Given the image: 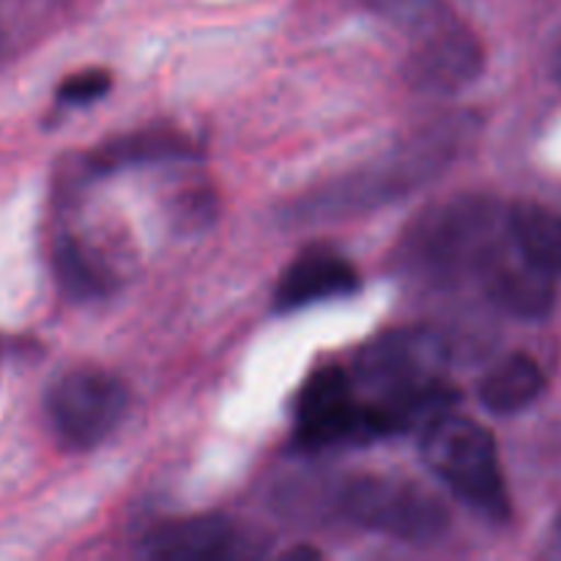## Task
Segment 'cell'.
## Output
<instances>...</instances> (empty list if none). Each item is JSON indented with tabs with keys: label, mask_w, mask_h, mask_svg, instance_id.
I'll list each match as a JSON object with an SVG mask.
<instances>
[{
	"label": "cell",
	"mask_w": 561,
	"mask_h": 561,
	"mask_svg": "<svg viewBox=\"0 0 561 561\" xmlns=\"http://www.w3.org/2000/svg\"><path fill=\"white\" fill-rule=\"evenodd\" d=\"M113 80L104 69H88L82 75L69 77L64 85L58 88V102L66 107H77V104H91L102 99L110 91Z\"/></svg>",
	"instance_id": "15"
},
{
	"label": "cell",
	"mask_w": 561,
	"mask_h": 561,
	"mask_svg": "<svg viewBox=\"0 0 561 561\" xmlns=\"http://www.w3.org/2000/svg\"><path fill=\"white\" fill-rule=\"evenodd\" d=\"M546 392V373L531 356L513 354L499 362L480 383V400L493 414H520Z\"/></svg>",
	"instance_id": "11"
},
{
	"label": "cell",
	"mask_w": 561,
	"mask_h": 561,
	"mask_svg": "<svg viewBox=\"0 0 561 561\" xmlns=\"http://www.w3.org/2000/svg\"><path fill=\"white\" fill-rule=\"evenodd\" d=\"M513 230L531 261L540 263L553 277L561 274V214L542 206L520 203L510 208Z\"/></svg>",
	"instance_id": "13"
},
{
	"label": "cell",
	"mask_w": 561,
	"mask_h": 561,
	"mask_svg": "<svg viewBox=\"0 0 561 561\" xmlns=\"http://www.w3.org/2000/svg\"><path fill=\"white\" fill-rule=\"evenodd\" d=\"M551 75H553V80H557L559 85H561V44H559L557 53H553V60H551Z\"/></svg>",
	"instance_id": "17"
},
{
	"label": "cell",
	"mask_w": 561,
	"mask_h": 561,
	"mask_svg": "<svg viewBox=\"0 0 561 561\" xmlns=\"http://www.w3.org/2000/svg\"><path fill=\"white\" fill-rule=\"evenodd\" d=\"M195 153L190 137L168 129L137 131V135L121 137L107 142L102 151L91 157L93 173H107V170L126 168V164H151V162H173V159H190Z\"/></svg>",
	"instance_id": "12"
},
{
	"label": "cell",
	"mask_w": 561,
	"mask_h": 561,
	"mask_svg": "<svg viewBox=\"0 0 561 561\" xmlns=\"http://www.w3.org/2000/svg\"><path fill=\"white\" fill-rule=\"evenodd\" d=\"M359 288V274L332 250H310L296 257L279 277L274 290V307L279 312H296L318 301L348 296Z\"/></svg>",
	"instance_id": "9"
},
{
	"label": "cell",
	"mask_w": 561,
	"mask_h": 561,
	"mask_svg": "<svg viewBox=\"0 0 561 561\" xmlns=\"http://www.w3.org/2000/svg\"><path fill=\"white\" fill-rule=\"evenodd\" d=\"M553 531H557V540L561 542V513H559V518H557V526H553Z\"/></svg>",
	"instance_id": "18"
},
{
	"label": "cell",
	"mask_w": 561,
	"mask_h": 561,
	"mask_svg": "<svg viewBox=\"0 0 561 561\" xmlns=\"http://www.w3.org/2000/svg\"><path fill=\"white\" fill-rule=\"evenodd\" d=\"M474 279L502 310L526 321H542L557 305V277L520 247L513 219L491 241Z\"/></svg>",
	"instance_id": "5"
},
{
	"label": "cell",
	"mask_w": 561,
	"mask_h": 561,
	"mask_svg": "<svg viewBox=\"0 0 561 561\" xmlns=\"http://www.w3.org/2000/svg\"><path fill=\"white\" fill-rule=\"evenodd\" d=\"M337 507L351 524L403 542H433L449 526L438 499L398 477H354L337 491Z\"/></svg>",
	"instance_id": "3"
},
{
	"label": "cell",
	"mask_w": 561,
	"mask_h": 561,
	"mask_svg": "<svg viewBox=\"0 0 561 561\" xmlns=\"http://www.w3.org/2000/svg\"><path fill=\"white\" fill-rule=\"evenodd\" d=\"M236 531L217 515L181 518L157 526L142 540V557L159 561H214L236 551Z\"/></svg>",
	"instance_id": "10"
},
{
	"label": "cell",
	"mask_w": 561,
	"mask_h": 561,
	"mask_svg": "<svg viewBox=\"0 0 561 561\" xmlns=\"http://www.w3.org/2000/svg\"><path fill=\"white\" fill-rule=\"evenodd\" d=\"M55 274L58 283L71 299H99L110 290L113 285V274L107 266L93 257L91 250L75 239H60L58 250H55Z\"/></svg>",
	"instance_id": "14"
},
{
	"label": "cell",
	"mask_w": 561,
	"mask_h": 561,
	"mask_svg": "<svg viewBox=\"0 0 561 561\" xmlns=\"http://www.w3.org/2000/svg\"><path fill=\"white\" fill-rule=\"evenodd\" d=\"M510 222V208L488 197H458L420 219L409 236V261L433 283L474 279L482 255Z\"/></svg>",
	"instance_id": "1"
},
{
	"label": "cell",
	"mask_w": 561,
	"mask_h": 561,
	"mask_svg": "<svg viewBox=\"0 0 561 561\" xmlns=\"http://www.w3.org/2000/svg\"><path fill=\"white\" fill-rule=\"evenodd\" d=\"M129 392L107 370H71L49 389L47 416L53 431L69 447L91 449L102 444L126 416Z\"/></svg>",
	"instance_id": "4"
},
{
	"label": "cell",
	"mask_w": 561,
	"mask_h": 561,
	"mask_svg": "<svg viewBox=\"0 0 561 561\" xmlns=\"http://www.w3.org/2000/svg\"><path fill=\"white\" fill-rule=\"evenodd\" d=\"M433 3L436 0H373V5L389 16H416L431 9Z\"/></svg>",
	"instance_id": "16"
},
{
	"label": "cell",
	"mask_w": 561,
	"mask_h": 561,
	"mask_svg": "<svg viewBox=\"0 0 561 561\" xmlns=\"http://www.w3.org/2000/svg\"><path fill=\"white\" fill-rule=\"evenodd\" d=\"M422 458L455 496L493 520L510 515L499 449L491 433L474 420L444 414L422 431Z\"/></svg>",
	"instance_id": "2"
},
{
	"label": "cell",
	"mask_w": 561,
	"mask_h": 561,
	"mask_svg": "<svg viewBox=\"0 0 561 561\" xmlns=\"http://www.w3.org/2000/svg\"><path fill=\"white\" fill-rule=\"evenodd\" d=\"M299 442L310 449L370 442L365 403L340 367H321L301 389Z\"/></svg>",
	"instance_id": "7"
},
{
	"label": "cell",
	"mask_w": 561,
	"mask_h": 561,
	"mask_svg": "<svg viewBox=\"0 0 561 561\" xmlns=\"http://www.w3.org/2000/svg\"><path fill=\"white\" fill-rule=\"evenodd\" d=\"M455 146H458V126L453 131H431L403 151L392 153L381 164L383 170L354 175L340 190H329L327 195H321V201L312 203V211L362 208L376 201H392L394 195H403L422 181L433 179L455 157Z\"/></svg>",
	"instance_id": "6"
},
{
	"label": "cell",
	"mask_w": 561,
	"mask_h": 561,
	"mask_svg": "<svg viewBox=\"0 0 561 561\" xmlns=\"http://www.w3.org/2000/svg\"><path fill=\"white\" fill-rule=\"evenodd\" d=\"M485 55L480 38L460 25H444L409 55V82L425 93H458L480 77Z\"/></svg>",
	"instance_id": "8"
}]
</instances>
